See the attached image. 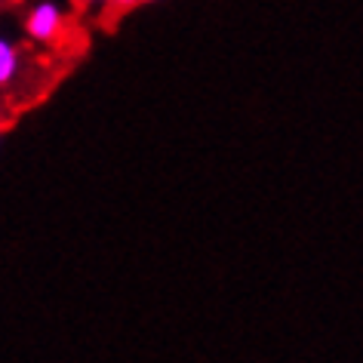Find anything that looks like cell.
Here are the masks:
<instances>
[{"label":"cell","mask_w":363,"mask_h":363,"mask_svg":"<svg viewBox=\"0 0 363 363\" xmlns=\"http://www.w3.org/2000/svg\"><path fill=\"white\" fill-rule=\"evenodd\" d=\"M25 31L38 43H56L62 38V31H65V13L52 0H40L25 16Z\"/></svg>","instance_id":"1"},{"label":"cell","mask_w":363,"mask_h":363,"mask_svg":"<svg viewBox=\"0 0 363 363\" xmlns=\"http://www.w3.org/2000/svg\"><path fill=\"white\" fill-rule=\"evenodd\" d=\"M16 71H19V50L10 40H0V84L10 86Z\"/></svg>","instance_id":"2"},{"label":"cell","mask_w":363,"mask_h":363,"mask_svg":"<svg viewBox=\"0 0 363 363\" xmlns=\"http://www.w3.org/2000/svg\"><path fill=\"white\" fill-rule=\"evenodd\" d=\"M84 6H105V4H117V0H80Z\"/></svg>","instance_id":"3"},{"label":"cell","mask_w":363,"mask_h":363,"mask_svg":"<svg viewBox=\"0 0 363 363\" xmlns=\"http://www.w3.org/2000/svg\"><path fill=\"white\" fill-rule=\"evenodd\" d=\"M126 4H151V0H126Z\"/></svg>","instance_id":"4"}]
</instances>
